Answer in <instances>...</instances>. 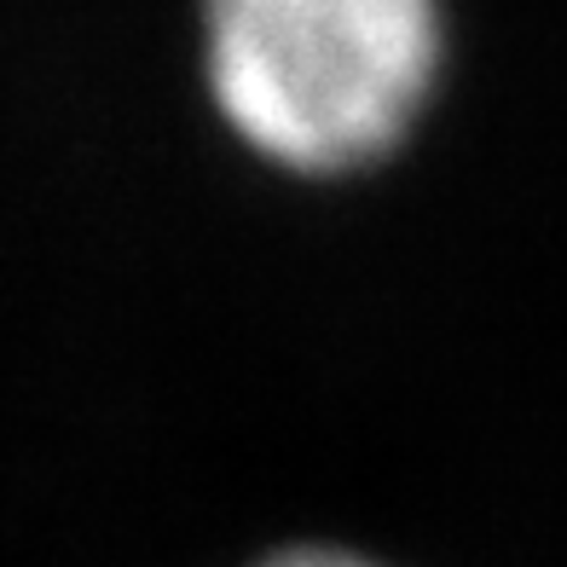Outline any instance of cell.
I'll return each instance as SVG.
<instances>
[{
    "mask_svg": "<svg viewBox=\"0 0 567 567\" xmlns=\"http://www.w3.org/2000/svg\"><path fill=\"white\" fill-rule=\"evenodd\" d=\"M446 23L429 0H220L203 70L231 134L296 174L394 151L429 105Z\"/></svg>",
    "mask_w": 567,
    "mask_h": 567,
    "instance_id": "1",
    "label": "cell"
},
{
    "mask_svg": "<svg viewBox=\"0 0 567 567\" xmlns=\"http://www.w3.org/2000/svg\"><path fill=\"white\" fill-rule=\"evenodd\" d=\"M249 567H382V561L359 556V550H342V545H290V550L255 556Z\"/></svg>",
    "mask_w": 567,
    "mask_h": 567,
    "instance_id": "2",
    "label": "cell"
}]
</instances>
